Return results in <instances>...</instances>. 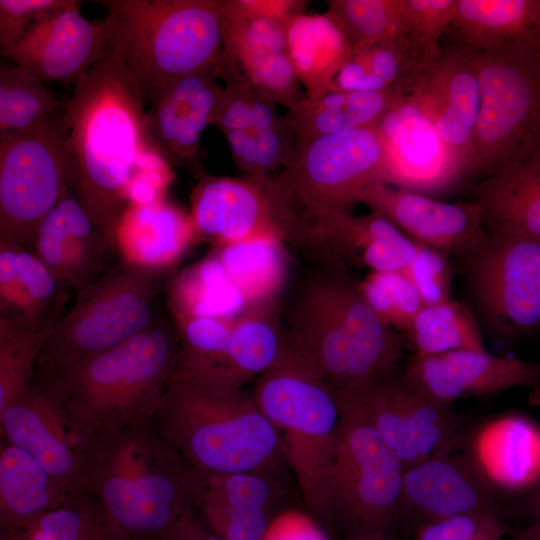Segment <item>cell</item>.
Wrapping results in <instances>:
<instances>
[{
  "label": "cell",
  "instance_id": "cell-1",
  "mask_svg": "<svg viewBox=\"0 0 540 540\" xmlns=\"http://www.w3.org/2000/svg\"><path fill=\"white\" fill-rule=\"evenodd\" d=\"M145 106L136 80L109 44L75 83L63 107L75 191L114 246L131 187L144 180L172 178L170 163L150 132Z\"/></svg>",
  "mask_w": 540,
  "mask_h": 540
},
{
  "label": "cell",
  "instance_id": "cell-2",
  "mask_svg": "<svg viewBox=\"0 0 540 540\" xmlns=\"http://www.w3.org/2000/svg\"><path fill=\"white\" fill-rule=\"evenodd\" d=\"M179 349L177 328L155 320L122 344L56 370L37 383L93 447L154 423Z\"/></svg>",
  "mask_w": 540,
  "mask_h": 540
},
{
  "label": "cell",
  "instance_id": "cell-3",
  "mask_svg": "<svg viewBox=\"0 0 540 540\" xmlns=\"http://www.w3.org/2000/svg\"><path fill=\"white\" fill-rule=\"evenodd\" d=\"M206 482L151 423L93 445L85 495L118 540H159Z\"/></svg>",
  "mask_w": 540,
  "mask_h": 540
},
{
  "label": "cell",
  "instance_id": "cell-4",
  "mask_svg": "<svg viewBox=\"0 0 540 540\" xmlns=\"http://www.w3.org/2000/svg\"><path fill=\"white\" fill-rule=\"evenodd\" d=\"M154 425L206 480L271 472L284 457L279 432L239 387L171 377Z\"/></svg>",
  "mask_w": 540,
  "mask_h": 540
},
{
  "label": "cell",
  "instance_id": "cell-5",
  "mask_svg": "<svg viewBox=\"0 0 540 540\" xmlns=\"http://www.w3.org/2000/svg\"><path fill=\"white\" fill-rule=\"evenodd\" d=\"M287 327L336 392L397 369L403 356L402 336L341 272L303 283L288 309Z\"/></svg>",
  "mask_w": 540,
  "mask_h": 540
},
{
  "label": "cell",
  "instance_id": "cell-6",
  "mask_svg": "<svg viewBox=\"0 0 540 540\" xmlns=\"http://www.w3.org/2000/svg\"><path fill=\"white\" fill-rule=\"evenodd\" d=\"M280 434L307 508L334 513L332 468L342 408L338 393L285 333L275 362L257 377L252 393Z\"/></svg>",
  "mask_w": 540,
  "mask_h": 540
},
{
  "label": "cell",
  "instance_id": "cell-7",
  "mask_svg": "<svg viewBox=\"0 0 540 540\" xmlns=\"http://www.w3.org/2000/svg\"><path fill=\"white\" fill-rule=\"evenodd\" d=\"M110 44L146 104L166 87L218 65L223 53V0H102Z\"/></svg>",
  "mask_w": 540,
  "mask_h": 540
},
{
  "label": "cell",
  "instance_id": "cell-8",
  "mask_svg": "<svg viewBox=\"0 0 540 540\" xmlns=\"http://www.w3.org/2000/svg\"><path fill=\"white\" fill-rule=\"evenodd\" d=\"M171 268L123 260L77 290L69 312L54 324L37 363L41 377L112 349L149 328Z\"/></svg>",
  "mask_w": 540,
  "mask_h": 540
},
{
  "label": "cell",
  "instance_id": "cell-9",
  "mask_svg": "<svg viewBox=\"0 0 540 540\" xmlns=\"http://www.w3.org/2000/svg\"><path fill=\"white\" fill-rule=\"evenodd\" d=\"M472 51L481 105L471 176L485 178L540 151V43Z\"/></svg>",
  "mask_w": 540,
  "mask_h": 540
},
{
  "label": "cell",
  "instance_id": "cell-10",
  "mask_svg": "<svg viewBox=\"0 0 540 540\" xmlns=\"http://www.w3.org/2000/svg\"><path fill=\"white\" fill-rule=\"evenodd\" d=\"M75 186L63 109L0 134V242L30 250L41 220Z\"/></svg>",
  "mask_w": 540,
  "mask_h": 540
},
{
  "label": "cell",
  "instance_id": "cell-11",
  "mask_svg": "<svg viewBox=\"0 0 540 540\" xmlns=\"http://www.w3.org/2000/svg\"><path fill=\"white\" fill-rule=\"evenodd\" d=\"M387 173V147L376 125L297 139L291 163L276 177L299 209L351 213L361 192L386 184Z\"/></svg>",
  "mask_w": 540,
  "mask_h": 540
},
{
  "label": "cell",
  "instance_id": "cell-12",
  "mask_svg": "<svg viewBox=\"0 0 540 540\" xmlns=\"http://www.w3.org/2000/svg\"><path fill=\"white\" fill-rule=\"evenodd\" d=\"M337 393L368 421L405 468L449 455L463 441V423L452 404L428 396L398 368Z\"/></svg>",
  "mask_w": 540,
  "mask_h": 540
},
{
  "label": "cell",
  "instance_id": "cell-13",
  "mask_svg": "<svg viewBox=\"0 0 540 540\" xmlns=\"http://www.w3.org/2000/svg\"><path fill=\"white\" fill-rule=\"evenodd\" d=\"M340 403L332 468L334 512L363 538L384 535L402 514L405 467L358 411Z\"/></svg>",
  "mask_w": 540,
  "mask_h": 540
},
{
  "label": "cell",
  "instance_id": "cell-14",
  "mask_svg": "<svg viewBox=\"0 0 540 540\" xmlns=\"http://www.w3.org/2000/svg\"><path fill=\"white\" fill-rule=\"evenodd\" d=\"M483 320L499 338L515 340L540 328V239L488 234L463 257Z\"/></svg>",
  "mask_w": 540,
  "mask_h": 540
},
{
  "label": "cell",
  "instance_id": "cell-15",
  "mask_svg": "<svg viewBox=\"0 0 540 540\" xmlns=\"http://www.w3.org/2000/svg\"><path fill=\"white\" fill-rule=\"evenodd\" d=\"M197 177L189 214L194 242L224 246L268 236L285 241L287 204L274 176L262 182L206 172Z\"/></svg>",
  "mask_w": 540,
  "mask_h": 540
},
{
  "label": "cell",
  "instance_id": "cell-16",
  "mask_svg": "<svg viewBox=\"0 0 540 540\" xmlns=\"http://www.w3.org/2000/svg\"><path fill=\"white\" fill-rule=\"evenodd\" d=\"M225 20L219 77L243 81L257 95L287 108L307 98L288 47L286 22L251 15L223 0Z\"/></svg>",
  "mask_w": 540,
  "mask_h": 540
},
{
  "label": "cell",
  "instance_id": "cell-17",
  "mask_svg": "<svg viewBox=\"0 0 540 540\" xmlns=\"http://www.w3.org/2000/svg\"><path fill=\"white\" fill-rule=\"evenodd\" d=\"M290 243L331 264L359 262L379 272L404 271L418 248L376 213H318L294 205Z\"/></svg>",
  "mask_w": 540,
  "mask_h": 540
},
{
  "label": "cell",
  "instance_id": "cell-18",
  "mask_svg": "<svg viewBox=\"0 0 540 540\" xmlns=\"http://www.w3.org/2000/svg\"><path fill=\"white\" fill-rule=\"evenodd\" d=\"M409 95L433 124L462 177L471 175L474 135L481 105L472 49L459 44L441 50L416 80Z\"/></svg>",
  "mask_w": 540,
  "mask_h": 540
},
{
  "label": "cell",
  "instance_id": "cell-19",
  "mask_svg": "<svg viewBox=\"0 0 540 540\" xmlns=\"http://www.w3.org/2000/svg\"><path fill=\"white\" fill-rule=\"evenodd\" d=\"M6 443L31 455L71 494L86 496L93 447L39 383L0 414Z\"/></svg>",
  "mask_w": 540,
  "mask_h": 540
},
{
  "label": "cell",
  "instance_id": "cell-20",
  "mask_svg": "<svg viewBox=\"0 0 540 540\" xmlns=\"http://www.w3.org/2000/svg\"><path fill=\"white\" fill-rule=\"evenodd\" d=\"M359 203H364L371 212L388 220L417 244L447 256L463 258L488 237L480 208L472 201L446 203L378 182L361 192Z\"/></svg>",
  "mask_w": 540,
  "mask_h": 540
},
{
  "label": "cell",
  "instance_id": "cell-21",
  "mask_svg": "<svg viewBox=\"0 0 540 540\" xmlns=\"http://www.w3.org/2000/svg\"><path fill=\"white\" fill-rule=\"evenodd\" d=\"M403 372L418 389L444 404L516 387L527 388L533 403L540 404V362L536 361L498 357L487 351L413 354Z\"/></svg>",
  "mask_w": 540,
  "mask_h": 540
},
{
  "label": "cell",
  "instance_id": "cell-22",
  "mask_svg": "<svg viewBox=\"0 0 540 540\" xmlns=\"http://www.w3.org/2000/svg\"><path fill=\"white\" fill-rule=\"evenodd\" d=\"M81 4L75 1L43 19L1 55L30 70L44 83H76L110 44L106 20L84 17Z\"/></svg>",
  "mask_w": 540,
  "mask_h": 540
},
{
  "label": "cell",
  "instance_id": "cell-23",
  "mask_svg": "<svg viewBox=\"0 0 540 540\" xmlns=\"http://www.w3.org/2000/svg\"><path fill=\"white\" fill-rule=\"evenodd\" d=\"M377 126L388 153L386 184L433 197L463 178L411 95L402 96Z\"/></svg>",
  "mask_w": 540,
  "mask_h": 540
},
{
  "label": "cell",
  "instance_id": "cell-24",
  "mask_svg": "<svg viewBox=\"0 0 540 540\" xmlns=\"http://www.w3.org/2000/svg\"><path fill=\"white\" fill-rule=\"evenodd\" d=\"M220 64L182 77L166 87L147 110L150 132L170 164L204 172L199 160L201 137L212 125L223 87Z\"/></svg>",
  "mask_w": 540,
  "mask_h": 540
},
{
  "label": "cell",
  "instance_id": "cell-25",
  "mask_svg": "<svg viewBox=\"0 0 540 540\" xmlns=\"http://www.w3.org/2000/svg\"><path fill=\"white\" fill-rule=\"evenodd\" d=\"M497 492L464 455L451 453L405 468L402 513L420 525L463 513L503 516Z\"/></svg>",
  "mask_w": 540,
  "mask_h": 540
},
{
  "label": "cell",
  "instance_id": "cell-26",
  "mask_svg": "<svg viewBox=\"0 0 540 540\" xmlns=\"http://www.w3.org/2000/svg\"><path fill=\"white\" fill-rule=\"evenodd\" d=\"M112 248L73 189L41 220L30 250L63 285L79 290L103 274Z\"/></svg>",
  "mask_w": 540,
  "mask_h": 540
},
{
  "label": "cell",
  "instance_id": "cell-27",
  "mask_svg": "<svg viewBox=\"0 0 540 540\" xmlns=\"http://www.w3.org/2000/svg\"><path fill=\"white\" fill-rule=\"evenodd\" d=\"M497 490L531 491L540 481V427L522 415H505L465 439L463 454Z\"/></svg>",
  "mask_w": 540,
  "mask_h": 540
},
{
  "label": "cell",
  "instance_id": "cell-28",
  "mask_svg": "<svg viewBox=\"0 0 540 540\" xmlns=\"http://www.w3.org/2000/svg\"><path fill=\"white\" fill-rule=\"evenodd\" d=\"M64 288L31 250L0 242V319L30 330L51 329L67 298Z\"/></svg>",
  "mask_w": 540,
  "mask_h": 540
},
{
  "label": "cell",
  "instance_id": "cell-29",
  "mask_svg": "<svg viewBox=\"0 0 540 540\" xmlns=\"http://www.w3.org/2000/svg\"><path fill=\"white\" fill-rule=\"evenodd\" d=\"M275 496L270 472L233 473L207 479L197 507L223 540H262Z\"/></svg>",
  "mask_w": 540,
  "mask_h": 540
},
{
  "label": "cell",
  "instance_id": "cell-30",
  "mask_svg": "<svg viewBox=\"0 0 540 540\" xmlns=\"http://www.w3.org/2000/svg\"><path fill=\"white\" fill-rule=\"evenodd\" d=\"M471 196L487 234L540 239V151L483 178Z\"/></svg>",
  "mask_w": 540,
  "mask_h": 540
},
{
  "label": "cell",
  "instance_id": "cell-31",
  "mask_svg": "<svg viewBox=\"0 0 540 540\" xmlns=\"http://www.w3.org/2000/svg\"><path fill=\"white\" fill-rule=\"evenodd\" d=\"M193 242L190 216L164 199L129 205L115 233L123 260L151 267L172 268Z\"/></svg>",
  "mask_w": 540,
  "mask_h": 540
},
{
  "label": "cell",
  "instance_id": "cell-32",
  "mask_svg": "<svg viewBox=\"0 0 540 540\" xmlns=\"http://www.w3.org/2000/svg\"><path fill=\"white\" fill-rule=\"evenodd\" d=\"M75 496L27 452L9 443L2 445L0 453L2 526L25 531L45 512Z\"/></svg>",
  "mask_w": 540,
  "mask_h": 540
},
{
  "label": "cell",
  "instance_id": "cell-33",
  "mask_svg": "<svg viewBox=\"0 0 540 540\" xmlns=\"http://www.w3.org/2000/svg\"><path fill=\"white\" fill-rule=\"evenodd\" d=\"M290 57L310 99L330 92L352 49L339 27L324 14L293 15L286 22Z\"/></svg>",
  "mask_w": 540,
  "mask_h": 540
},
{
  "label": "cell",
  "instance_id": "cell-34",
  "mask_svg": "<svg viewBox=\"0 0 540 540\" xmlns=\"http://www.w3.org/2000/svg\"><path fill=\"white\" fill-rule=\"evenodd\" d=\"M451 29L472 49L540 43V0H458Z\"/></svg>",
  "mask_w": 540,
  "mask_h": 540
},
{
  "label": "cell",
  "instance_id": "cell-35",
  "mask_svg": "<svg viewBox=\"0 0 540 540\" xmlns=\"http://www.w3.org/2000/svg\"><path fill=\"white\" fill-rule=\"evenodd\" d=\"M404 96L393 90L330 91L306 98L285 114L298 140L376 126Z\"/></svg>",
  "mask_w": 540,
  "mask_h": 540
},
{
  "label": "cell",
  "instance_id": "cell-36",
  "mask_svg": "<svg viewBox=\"0 0 540 540\" xmlns=\"http://www.w3.org/2000/svg\"><path fill=\"white\" fill-rule=\"evenodd\" d=\"M283 242L268 236L218 246L214 255L248 308L275 300L283 285L286 274Z\"/></svg>",
  "mask_w": 540,
  "mask_h": 540
},
{
  "label": "cell",
  "instance_id": "cell-37",
  "mask_svg": "<svg viewBox=\"0 0 540 540\" xmlns=\"http://www.w3.org/2000/svg\"><path fill=\"white\" fill-rule=\"evenodd\" d=\"M175 320L210 317L232 320L248 309L215 255L185 271L170 292Z\"/></svg>",
  "mask_w": 540,
  "mask_h": 540
},
{
  "label": "cell",
  "instance_id": "cell-38",
  "mask_svg": "<svg viewBox=\"0 0 540 540\" xmlns=\"http://www.w3.org/2000/svg\"><path fill=\"white\" fill-rule=\"evenodd\" d=\"M403 334L414 355L486 351L471 311L453 300L424 305Z\"/></svg>",
  "mask_w": 540,
  "mask_h": 540
},
{
  "label": "cell",
  "instance_id": "cell-39",
  "mask_svg": "<svg viewBox=\"0 0 540 540\" xmlns=\"http://www.w3.org/2000/svg\"><path fill=\"white\" fill-rule=\"evenodd\" d=\"M325 14L352 52L409 34L406 0H327Z\"/></svg>",
  "mask_w": 540,
  "mask_h": 540
},
{
  "label": "cell",
  "instance_id": "cell-40",
  "mask_svg": "<svg viewBox=\"0 0 540 540\" xmlns=\"http://www.w3.org/2000/svg\"><path fill=\"white\" fill-rule=\"evenodd\" d=\"M64 107L39 77L15 65L0 69V134L27 129Z\"/></svg>",
  "mask_w": 540,
  "mask_h": 540
},
{
  "label": "cell",
  "instance_id": "cell-41",
  "mask_svg": "<svg viewBox=\"0 0 540 540\" xmlns=\"http://www.w3.org/2000/svg\"><path fill=\"white\" fill-rule=\"evenodd\" d=\"M51 329L30 330L0 319V414L32 386Z\"/></svg>",
  "mask_w": 540,
  "mask_h": 540
},
{
  "label": "cell",
  "instance_id": "cell-42",
  "mask_svg": "<svg viewBox=\"0 0 540 540\" xmlns=\"http://www.w3.org/2000/svg\"><path fill=\"white\" fill-rule=\"evenodd\" d=\"M27 540H118L87 496H75L37 518Z\"/></svg>",
  "mask_w": 540,
  "mask_h": 540
},
{
  "label": "cell",
  "instance_id": "cell-43",
  "mask_svg": "<svg viewBox=\"0 0 540 540\" xmlns=\"http://www.w3.org/2000/svg\"><path fill=\"white\" fill-rule=\"evenodd\" d=\"M252 97V116L256 131V167L262 182L292 161L297 147V137L285 115L276 104L255 94Z\"/></svg>",
  "mask_w": 540,
  "mask_h": 540
},
{
  "label": "cell",
  "instance_id": "cell-44",
  "mask_svg": "<svg viewBox=\"0 0 540 540\" xmlns=\"http://www.w3.org/2000/svg\"><path fill=\"white\" fill-rule=\"evenodd\" d=\"M358 288L377 315L402 333L424 306L403 272L372 271L358 283Z\"/></svg>",
  "mask_w": 540,
  "mask_h": 540
},
{
  "label": "cell",
  "instance_id": "cell-45",
  "mask_svg": "<svg viewBox=\"0 0 540 540\" xmlns=\"http://www.w3.org/2000/svg\"><path fill=\"white\" fill-rule=\"evenodd\" d=\"M506 533L503 516L463 513L419 525L414 540H502Z\"/></svg>",
  "mask_w": 540,
  "mask_h": 540
},
{
  "label": "cell",
  "instance_id": "cell-46",
  "mask_svg": "<svg viewBox=\"0 0 540 540\" xmlns=\"http://www.w3.org/2000/svg\"><path fill=\"white\" fill-rule=\"evenodd\" d=\"M403 273L418 291L424 305L451 300L452 269L443 252L418 244L414 259Z\"/></svg>",
  "mask_w": 540,
  "mask_h": 540
},
{
  "label": "cell",
  "instance_id": "cell-47",
  "mask_svg": "<svg viewBox=\"0 0 540 540\" xmlns=\"http://www.w3.org/2000/svg\"><path fill=\"white\" fill-rule=\"evenodd\" d=\"M76 0H0V52L15 46L37 23Z\"/></svg>",
  "mask_w": 540,
  "mask_h": 540
},
{
  "label": "cell",
  "instance_id": "cell-48",
  "mask_svg": "<svg viewBox=\"0 0 540 540\" xmlns=\"http://www.w3.org/2000/svg\"><path fill=\"white\" fill-rule=\"evenodd\" d=\"M409 35L432 55L441 51L440 37L455 19L458 0H406Z\"/></svg>",
  "mask_w": 540,
  "mask_h": 540
},
{
  "label": "cell",
  "instance_id": "cell-49",
  "mask_svg": "<svg viewBox=\"0 0 540 540\" xmlns=\"http://www.w3.org/2000/svg\"><path fill=\"white\" fill-rule=\"evenodd\" d=\"M262 540H329L308 515L289 510L273 518Z\"/></svg>",
  "mask_w": 540,
  "mask_h": 540
},
{
  "label": "cell",
  "instance_id": "cell-50",
  "mask_svg": "<svg viewBox=\"0 0 540 540\" xmlns=\"http://www.w3.org/2000/svg\"><path fill=\"white\" fill-rule=\"evenodd\" d=\"M241 12L287 21L293 15L303 12L307 1L300 0H230Z\"/></svg>",
  "mask_w": 540,
  "mask_h": 540
},
{
  "label": "cell",
  "instance_id": "cell-51",
  "mask_svg": "<svg viewBox=\"0 0 540 540\" xmlns=\"http://www.w3.org/2000/svg\"><path fill=\"white\" fill-rule=\"evenodd\" d=\"M172 528L185 540H223L197 521L193 510L187 512Z\"/></svg>",
  "mask_w": 540,
  "mask_h": 540
},
{
  "label": "cell",
  "instance_id": "cell-52",
  "mask_svg": "<svg viewBox=\"0 0 540 540\" xmlns=\"http://www.w3.org/2000/svg\"><path fill=\"white\" fill-rule=\"evenodd\" d=\"M511 540H540V520L511 532Z\"/></svg>",
  "mask_w": 540,
  "mask_h": 540
},
{
  "label": "cell",
  "instance_id": "cell-53",
  "mask_svg": "<svg viewBox=\"0 0 540 540\" xmlns=\"http://www.w3.org/2000/svg\"><path fill=\"white\" fill-rule=\"evenodd\" d=\"M527 511L532 518V522L540 520V481L529 492L527 498Z\"/></svg>",
  "mask_w": 540,
  "mask_h": 540
},
{
  "label": "cell",
  "instance_id": "cell-54",
  "mask_svg": "<svg viewBox=\"0 0 540 540\" xmlns=\"http://www.w3.org/2000/svg\"><path fill=\"white\" fill-rule=\"evenodd\" d=\"M159 540H184L172 527Z\"/></svg>",
  "mask_w": 540,
  "mask_h": 540
},
{
  "label": "cell",
  "instance_id": "cell-55",
  "mask_svg": "<svg viewBox=\"0 0 540 540\" xmlns=\"http://www.w3.org/2000/svg\"><path fill=\"white\" fill-rule=\"evenodd\" d=\"M361 540H392V539H387L384 537V535H379V536L365 537V538H362Z\"/></svg>",
  "mask_w": 540,
  "mask_h": 540
}]
</instances>
